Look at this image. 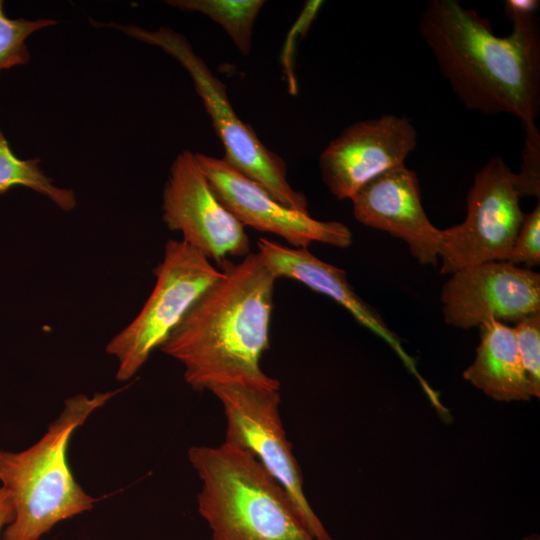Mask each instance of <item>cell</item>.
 <instances>
[{"label": "cell", "instance_id": "44dd1931", "mask_svg": "<svg viewBox=\"0 0 540 540\" xmlns=\"http://www.w3.org/2000/svg\"><path fill=\"white\" fill-rule=\"evenodd\" d=\"M506 262L533 267L540 264V201L534 209L525 213Z\"/></svg>", "mask_w": 540, "mask_h": 540}, {"label": "cell", "instance_id": "ffe728a7", "mask_svg": "<svg viewBox=\"0 0 540 540\" xmlns=\"http://www.w3.org/2000/svg\"><path fill=\"white\" fill-rule=\"evenodd\" d=\"M520 170L514 173L520 198H540V133L538 128L525 131Z\"/></svg>", "mask_w": 540, "mask_h": 540}, {"label": "cell", "instance_id": "7a4b0ae2", "mask_svg": "<svg viewBox=\"0 0 540 540\" xmlns=\"http://www.w3.org/2000/svg\"><path fill=\"white\" fill-rule=\"evenodd\" d=\"M222 276L192 304L159 348L184 368L195 391L241 384L280 389L260 360L270 347L269 333L276 276L258 253L238 263L226 260Z\"/></svg>", "mask_w": 540, "mask_h": 540}, {"label": "cell", "instance_id": "52a82bcc", "mask_svg": "<svg viewBox=\"0 0 540 540\" xmlns=\"http://www.w3.org/2000/svg\"><path fill=\"white\" fill-rule=\"evenodd\" d=\"M209 391L222 405L225 443L250 453L283 488L299 519L317 540H333L306 498L303 477L280 416V393L241 384Z\"/></svg>", "mask_w": 540, "mask_h": 540}, {"label": "cell", "instance_id": "d6986e66", "mask_svg": "<svg viewBox=\"0 0 540 540\" xmlns=\"http://www.w3.org/2000/svg\"><path fill=\"white\" fill-rule=\"evenodd\" d=\"M517 349L531 397H540V312L515 322Z\"/></svg>", "mask_w": 540, "mask_h": 540}, {"label": "cell", "instance_id": "9a60e30c", "mask_svg": "<svg viewBox=\"0 0 540 540\" xmlns=\"http://www.w3.org/2000/svg\"><path fill=\"white\" fill-rule=\"evenodd\" d=\"M478 328L476 357L463 372L464 379L497 401L530 400L513 327L488 320Z\"/></svg>", "mask_w": 540, "mask_h": 540}, {"label": "cell", "instance_id": "8992f818", "mask_svg": "<svg viewBox=\"0 0 540 540\" xmlns=\"http://www.w3.org/2000/svg\"><path fill=\"white\" fill-rule=\"evenodd\" d=\"M154 275L155 285L138 315L106 346V352L117 360L119 381L136 375L222 271L184 241L171 239Z\"/></svg>", "mask_w": 540, "mask_h": 540}, {"label": "cell", "instance_id": "8fae6325", "mask_svg": "<svg viewBox=\"0 0 540 540\" xmlns=\"http://www.w3.org/2000/svg\"><path fill=\"white\" fill-rule=\"evenodd\" d=\"M441 302L452 327L469 329L488 320L515 323L540 312V274L506 261L470 266L451 274Z\"/></svg>", "mask_w": 540, "mask_h": 540}, {"label": "cell", "instance_id": "4fadbf2b", "mask_svg": "<svg viewBox=\"0 0 540 540\" xmlns=\"http://www.w3.org/2000/svg\"><path fill=\"white\" fill-rule=\"evenodd\" d=\"M350 200L358 222L403 240L421 265H437L442 229L429 220L417 175L405 164L373 178Z\"/></svg>", "mask_w": 540, "mask_h": 540}, {"label": "cell", "instance_id": "30bf717a", "mask_svg": "<svg viewBox=\"0 0 540 540\" xmlns=\"http://www.w3.org/2000/svg\"><path fill=\"white\" fill-rule=\"evenodd\" d=\"M195 157L218 200L244 227L277 235L296 248L313 242L339 248L352 244V232L342 222L318 220L283 205L223 158Z\"/></svg>", "mask_w": 540, "mask_h": 540}, {"label": "cell", "instance_id": "ba28073f", "mask_svg": "<svg viewBox=\"0 0 540 540\" xmlns=\"http://www.w3.org/2000/svg\"><path fill=\"white\" fill-rule=\"evenodd\" d=\"M524 215L514 172L500 156H492L474 176L465 220L442 229L440 273L506 261Z\"/></svg>", "mask_w": 540, "mask_h": 540}, {"label": "cell", "instance_id": "2e32d148", "mask_svg": "<svg viewBox=\"0 0 540 540\" xmlns=\"http://www.w3.org/2000/svg\"><path fill=\"white\" fill-rule=\"evenodd\" d=\"M40 159H20L12 151L0 128V195L14 186H23L42 194L63 211L77 205L73 190L58 187L39 167Z\"/></svg>", "mask_w": 540, "mask_h": 540}, {"label": "cell", "instance_id": "7402d4cb", "mask_svg": "<svg viewBox=\"0 0 540 540\" xmlns=\"http://www.w3.org/2000/svg\"><path fill=\"white\" fill-rule=\"evenodd\" d=\"M14 519V506L8 492L0 484V537Z\"/></svg>", "mask_w": 540, "mask_h": 540}, {"label": "cell", "instance_id": "e0dca14e", "mask_svg": "<svg viewBox=\"0 0 540 540\" xmlns=\"http://www.w3.org/2000/svg\"><path fill=\"white\" fill-rule=\"evenodd\" d=\"M168 5L200 12L217 22L232 39L240 53L247 56L252 47L255 20L263 0H171Z\"/></svg>", "mask_w": 540, "mask_h": 540}, {"label": "cell", "instance_id": "277c9868", "mask_svg": "<svg viewBox=\"0 0 540 540\" xmlns=\"http://www.w3.org/2000/svg\"><path fill=\"white\" fill-rule=\"evenodd\" d=\"M188 459L201 482L197 510L212 540H317L247 451L225 442L192 446Z\"/></svg>", "mask_w": 540, "mask_h": 540}, {"label": "cell", "instance_id": "5bb4252c", "mask_svg": "<svg viewBox=\"0 0 540 540\" xmlns=\"http://www.w3.org/2000/svg\"><path fill=\"white\" fill-rule=\"evenodd\" d=\"M257 248V253L277 279H293L328 296L344 307L357 322L382 338L416 377L431 403L438 404L437 393L422 378L399 338L387 327L379 313L355 292L343 269L319 259L307 248L284 246L266 238L257 241Z\"/></svg>", "mask_w": 540, "mask_h": 540}, {"label": "cell", "instance_id": "5b68a950", "mask_svg": "<svg viewBox=\"0 0 540 540\" xmlns=\"http://www.w3.org/2000/svg\"><path fill=\"white\" fill-rule=\"evenodd\" d=\"M105 26L157 46L174 57L193 80L195 90L225 149L223 159L262 186L283 205L309 213L305 195L292 188L288 181L286 163L262 143L249 124L239 118L227 97L225 84L212 73L183 35L169 27L147 30L136 25L123 26L113 22Z\"/></svg>", "mask_w": 540, "mask_h": 540}, {"label": "cell", "instance_id": "603a6c76", "mask_svg": "<svg viewBox=\"0 0 540 540\" xmlns=\"http://www.w3.org/2000/svg\"><path fill=\"white\" fill-rule=\"evenodd\" d=\"M521 540H540V537L538 534H531L523 537Z\"/></svg>", "mask_w": 540, "mask_h": 540}, {"label": "cell", "instance_id": "6da1fadb", "mask_svg": "<svg viewBox=\"0 0 540 540\" xmlns=\"http://www.w3.org/2000/svg\"><path fill=\"white\" fill-rule=\"evenodd\" d=\"M537 0H506L512 25L494 34L489 19L458 0H430L418 31L460 102L488 115L510 114L524 131L540 111V22Z\"/></svg>", "mask_w": 540, "mask_h": 540}, {"label": "cell", "instance_id": "9c48e42d", "mask_svg": "<svg viewBox=\"0 0 540 540\" xmlns=\"http://www.w3.org/2000/svg\"><path fill=\"white\" fill-rule=\"evenodd\" d=\"M163 221L182 241L219 266L228 257H245L250 242L245 227L218 200L195 154L176 156L162 195Z\"/></svg>", "mask_w": 540, "mask_h": 540}, {"label": "cell", "instance_id": "3957f363", "mask_svg": "<svg viewBox=\"0 0 540 540\" xmlns=\"http://www.w3.org/2000/svg\"><path fill=\"white\" fill-rule=\"evenodd\" d=\"M123 389L66 398L36 443L18 452L0 449V484L14 506V519L1 540H40L56 524L94 507L97 499L77 483L69 466V443L74 432Z\"/></svg>", "mask_w": 540, "mask_h": 540}, {"label": "cell", "instance_id": "7c38bea8", "mask_svg": "<svg viewBox=\"0 0 540 540\" xmlns=\"http://www.w3.org/2000/svg\"><path fill=\"white\" fill-rule=\"evenodd\" d=\"M416 145L417 132L407 117L384 114L352 123L321 152L322 181L337 199H351L373 178L403 165Z\"/></svg>", "mask_w": 540, "mask_h": 540}, {"label": "cell", "instance_id": "ac0fdd59", "mask_svg": "<svg viewBox=\"0 0 540 540\" xmlns=\"http://www.w3.org/2000/svg\"><path fill=\"white\" fill-rule=\"evenodd\" d=\"M56 23L53 19L9 18L5 13L4 2L0 0V73L27 64L30 54L26 40L33 33Z\"/></svg>", "mask_w": 540, "mask_h": 540}]
</instances>
